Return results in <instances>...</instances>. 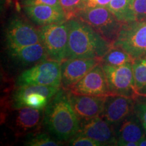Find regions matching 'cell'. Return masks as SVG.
I'll return each mask as SVG.
<instances>
[{
    "mask_svg": "<svg viewBox=\"0 0 146 146\" xmlns=\"http://www.w3.org/2000/svg\"><path fill=\"white\" fill-rule=\"evenodd\" d=\"M69 29L68 58L101 59L112 46L90 25L77 18L67 21Z\"/></svg>",
    "mask_w": 146,
    "mask_h": 146,
    "instance_id": "1",
    "label": "cell"
},
{
    "mask_svg": "<svg viewBox=\"0 0 146 146\" xmlns=\"http://www.w3.org/2000/svg\"><path fill=\"white\" fill-rule=\"evenodd\" d=\"M43 123L60 141L72 139L79 129L80 121L71 106L68 91L60 89L46 106Z\"/></svg>",
    "mask_w": 146,
    "mask_h": 146,
    "instance_id": "2",
    "label": "cell"
},
{
    "mask_svg": "<svg viewBox=\"0 0 146 146\" xmlns=\"http://www.w3.org/2000/svg\"><path fill=\"white\" fill-rule=\"evenodd\" d=\"M38 29L48 59L60 63L66 60L69 35L67 21L45 25Z\"/></svg>",
    "mask_w": 146,
    "mask_h": 146,
    "instance_id": "3",
    "label": "cell"
},
{
    "mask_svg": "<svg viewBox=\"0 0 146 146\" xmlns=\"http://www.w3.org/2000/svg\"><path fill=\"white\" fill-rule=\"evenodd\" d=\"M112 46L125 51L134 60L146 58V22L122 24Z\"/></svg>",
    "mask_w": 146,
    "mask_h": 146,
    "instance_id": "4",
    "label": "cell"
},
{
    "mask_svg": "<svg viewBox=\"0 0 146 146\" xmlns=\"http://www.w3.org/2000/svg\"><path fill=\"white\" fill-rule=\"evenodd\" d=\"M74 18L88 24L112 44L116 41L123 24L106 7L83 8Z\"/></svg>",
    "mask_w": 146,
    "mask_h": 146,
    "instance_id": "5",
    "label": "cell"
},
{
    "mask_svg": "<svg viewBox=\"0 0 146 146\" xmlns=\"http://www.w3.org/2000/svg\"><path fill=\"white\" fill-rule=\"evenodd\" d=\"M61 81V63L48 59L24 70L18 76L16 85H38L60 87Z\"/></svg>",
    "mask_w": 146,
    "mask_h": 146,
    "instance_id": "6",
    "label": "cell"
},
{
    "mask_svg": "<svg viewBox=\"0 0 146 146\" xmlns=\"http://www.w3.org/2000/svg\"><path fill=\"white\" fill-rule=\"evenodd\" d=\"M60 89L57 87L38 85L18 86L13 94L12 106L14 109L29 107L43 110Z\"/></svg>",
    "mask_w": 146,
    "mask_h": 146,
    "instance_id": "7",
    "label": "cell"
},
{
    "mask_svg": "<svg viewBox=\"0 0 146 146\" xmlns=\"http://www.w3.org/2000/svg\"><path fill=\"white\" fill-rule=\"evenodd\" d=\"M106 77L111 95H117L135 99L137 97L135 87L133 63L121 66H111L101 63Z\"/></svg>",
    "mask_w": 146,
    "mask_h": 146,
    "instance_id": "8",
    "label": "cell"
},
{
    "mask_svg": "<svg viewBox=\"0 0 146 146\" xmlns=\"http://www.w3.org/2000/svg\"><path fill=\"white\" fill-rule=\"evenodd\" d=\"M8 48L21 47L41 42L39 29L21 17L10 20L5 31Z\"/></svg>",
    "mask_w": 146,
    "mask_h": 146,
    "instance_id": "9",
    "label": "cell"
},
{
    "mask_svg": "<svg viewBox=\"0 0 146 146\" xmlns=\"http://www.w3.org/2000/svg\"><path fill=\"white\" fill-rule=\"evenodd\" d=\"M101 60L96 58H68L61 63L62 88L69 91Z\"/></svg>",
    "mask_w": 146,
    "mask_h": 146,
    "instance_id": "10",
    "label": "cell"
},
{
    "mask_svg": "<svg viewBox=\"0 0 146 146\" xmlns=\"http://www.w3.org/2000/svg\"><path fill=\"white\" fill-rule=\"evenodd\" d=\"M77 133L91 138L100 145H117L114 127L101 116L80 120Z\"/></svg>",
    "mask_w": 146,
    "mask_h": 146,
    "instance_id": "11",
    "label": "cell"
},
{
    "mask_svg": "<svg viewBox=\"0 0 146 146\" xmlns=\"http://www.w3.org/2000/svg\"><path fill=\"white\" fill-rule=\"evenodd\" d=\"M135 99L129 97L110 95L106 97L101 117L114 130L126 118L134 112Z\"/></svg>",
    "mask_w": 146,
    "mask_h": 146,
    "instance_id": "12",
    "label": "cell"
},
{
    "mask_svg": "<svg viewBox=\"0 0 146 146\" xmlns=\"http://www.w3.org/2000/svg\"><path fill=\"white\" fill-rule=\"evenodd\" d=\"M68 91L88 96L106 97L110 96L106 77L101 62L89 71Z\"/></svg>",
    "mask_w": 146,
    "mask_h": 146,
    "instance_id": "13",
    "label": "cell"
},
{
    "mask_svg": "<svg viewBox=\"0 0 146 146\" xmlns=\"http://www.w3.org/2000/svg\"><path fill=\"white\" fill-rule=\"evenodd\" d=\"M68 97L71 106L80 121L101 116L107 96L81 95L68 91Z\"/></svg>",
    "mask_w": 146,
    "mask_h": 146,
    "instance_id": "14",
    "label": "cell"
},
{
    "mask_svg": "<svg viewBox=\"0 0 146 146\" xmlns=\"http://www.w3.org/2000/svg\"><path fill=\"white\" fill-rule=\"evenodd\" d=\"M12 125L16 135L23 136L36 132L44 118L43 110L24 107L16 109Z\"/></svg>",
    "mask_w": 146,
    "mask_h": 146,
    "instance_id": "15",
    "label": "cell"
},
{
    "mask_svg": "<svg viewBox=\"0 0 146 146\" xmlns=\"http://www.w3.org/2000/svg\"><path fill=\"white\" fill-rule=\"evenodd\" d=\"M23 8L27 17L41 27L67 21L62 8L48 5H33L23 6Z\"/></svg>",
    "mask_w": 146,
    "mask_h": 146,
    "instance_id": "16",
    "label": "cell"
},
{
    "mask_svg": "<svg viewBox=\"0 0 146 146\" xmlns=\"http://www.w3.org/2000/svg\"><path fill=\"white\" fill-rule=\"evenodd\" d=\"M117 145L125 146L127 143H139L146 136L143 125L134 112L129 115L115 129Z\"/></svg>",
    "mask_w": 146,
    "mask_h": 146,
    "instance_id": "17",
    "label": "cell"
},
{
    "mask_svg": "<svg viewBox=\"0 0 146 146\" xmlns=\"http://www.w3.org/2000/svg\"><path fill=\"white\" fill-rule=\"evenodd\" d=\"M11 58L24 65L36 64L48 60L46 50L41 42L21 47L8 48Z\"/></svg>",
    "mask_w": 146,
    "mask_h": 146,
    "instance_id": "18",
    "label": "cell"
},
{
    "mask_svg": "<svg viewBox=\"0 0 146 146\" xmlns=\"http://www.w3.org/2000/svg\"><path fill=\"white\" fill-rule=\"evenodd\" d=\"M134 2L135 0H112L106 8L118 21L127 23L135 21L133 9Z\"/></svg>",
    "mask_w": 146,
    "mask_h": 146,
    "instance_id": "19",
    "label": "cell"
},
{
    "mask_svg": "<svg viewBox=\"0 0 146 146\" xmlns=\"http://www.w3.org/2000/svg\"><path fill=\"white\" fill-rule=\"evenodd\" d=\"M134 59L128 53L118 47L112 46L101 59V63L111 66H121L133 63Z\"/></svg>",
    "mask_w": 146,
    "mask_h": 146,
    "instance_id": "20",
    "label": "cell"
},
{
    "mask_svg": "<svg viewBox=\"0 0 146 146\" xmlns=\"http://www.w3.org/2000/svg\"><path fill=\"white\" fill-rule=\"evenodd\" d=\"M134 83L137 91L146 85V58L134 60L133 62Z\"/></svg>",
    "mask_w": 146,
    "mask_h": 146,
    "instance_id": "21",
    "label": "cell"
},
{
    "mask_svg": "<svg viewBox=\"0 0 146 146\" xmlns=\"http://www.w3.org/2000/svg\"><path fill=\"white\" fill-rule=\"evenodd\" d=\"M62 141H55L47 133L35 132L29 135L25 145L29 146H58Z\"/></svg>",
    "mask_w": 146,
    "mask_h": 146,
    "instance_id": "22",
    "label": "cell"
},
{
    "mask_svg": "<svg viewBox=\"0 0 146 146\" xmlns=\"http://www.w3.org/2000/svg\"><path fill=\"white\" fill-rule=\"evenodd\" d=\"M60 2L67 21L75 17L76 14L84 8V0H60Z\"/></svg>",
    "mask_w": 146,
    "mask_h": 146,
    "instance_id": "23",
    "label": "cell"
},
{
    "mask_svg": "<svg viewBox=\"0 0 146 146\" xmlns=\"http://www.w3.org/2000/svg\"><path fill=\"white\" fill-rule=\"evenodd\" d=\"M134 113L140 120L146 133V102L142 100L139 96L135 98Z\"/></svg>",
    "mask_w": 146,
    "mask_h": 146,
    "instance_id": "24",
    "label": "cell"
},
{
    "mask_svg": "<svg viewBox=\"0 0 146 146\" xmlns=\"http://www.w3.org/2000/svg\"><path fill=\"white\" fill-rule=\"evenodd\" d=\"M69 145L73 146H100V143L91 139V138L76 133L72 139L68 141Z\"/></svg>",
    "mask_w": 146,
    "mask_h": 146,
    "instance_id": "25",
    "label": "cell"
},
{
    "mask_svg": "<svg viewBox=\"0 0 146 146\" xmlns=\"http://www.w3.org/2000/svg\"><path fill=\"white\" fill-rule=\"evenodd\" d=\"M133 9L135 21L146 22V0H135Z\"/></svg>",
    "mask_w": 146,
    "mask_h": 146,
    "instance_id": "26",
    "label": "cell"
},
{
    "mask_svg": "<svg viewBox=\"0 0 146 146\" xmlns=\"http://www.w3.org/2000/svg\"><path fill=\"white\" fill-rule=\"evenodd\" d=\"M21 4L22 6L33 5H48L58 7V8H62L60 0H21Z\"/></svg>",
    "mask_w": 146,
    "mask_h": 146,
    "instance_id": "27",
    "label": "cell"
},
{
    "mask_svg": "<svg viewBox=\"0 0 146 146\" xmlns=\"http://www.w3.org/2000/svg\"><path fill=\"white\" fill-rule=\"evenodd\" d=\"M112 0H84V8L106 7Z\"/></svg>",
    "mask_w": 146,
    "mask_h": 146,
    "instance_id": "28",
    "label": "cell"
},
{
    "mask_svg": "<svg viewBox=\"0 0 146 146\" xmlns=\"http://www.w3.org/2000/svg\"><path fill=\"white\" fill-rule=\"evenodd\" d=\"M136 93H137V96L146 97V85L145 86L142 87V88L137 91Z\"/></svg>",
    "mask_w": 146,
    "mask_h": 146,
    "instance_id": "29",
    "label": "cell"
},
{
    "mask_svg": "<svg viewBox=\"0 0 146 146\" xmlns=\"http://www.w3.org/2000/svg\"><path fill=\"white\" fill-rule=\"evenodd\" d=\"M138 146H146V136L139 142Z\"/></svg>",
    "mask_w": 146,
    "mask_h": 146,
    "instance_id": "30",
    "label": "cell"
},
{
    "mask_svg": "<svg viewBox=\"0 0 146 146\" xmlns=\"http://www.w3.org/2000/svg\"><path fill=\"white\" fill-rule=\"evenodd\" d=\"M139 97L141 98L142 100H144L145 102H146V97H143V96H139Z\"/></svg>",
    "mask_w": 146,
    "mask_h": 146,
    "instance_id": "31",
    "label": "cell"
}]
</instances>
